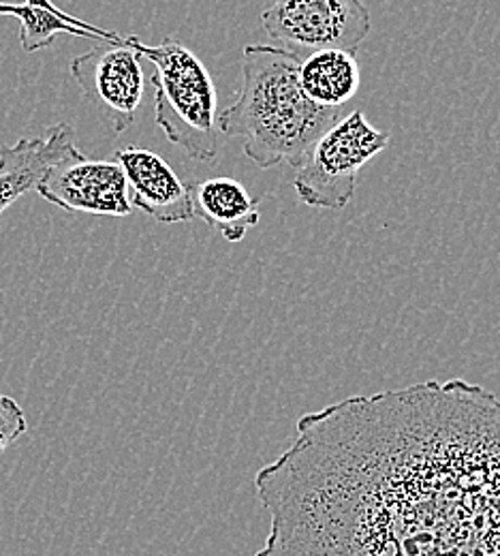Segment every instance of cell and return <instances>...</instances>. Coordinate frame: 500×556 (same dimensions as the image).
Returning a JSON list of instances; mask_svg holds the SVG:
<instances>
[{
	"mask_svg": "<svg viewBox=\"0 0 500 556\" xmlns=\"http://www.w3.org/2000/svg\"><path fill=\"white\" fill-rule=\"evenodd\" d=\"M255 556H500V401L424 381L297 419L255 478Z\"/></svg>",
	"mask_w": 500,
	"mask_h": 556,
	"instance_id": "6da1fadb",
	"label": "cell"
},
{
	"mask_svg": "<svg viewBox=\"0 0 500 556\" xmlns=\"http://www.w3.org/2000/svg\"><path fill=\"white\" fill-rule=\"evenodd\" d=\"M299 65V56L279 46H246L235 99L218 112L220 136L242 139L244 154L261 169L283 163L295 169L341 118V108L306 97Z\"/></svg>",
	"mask_w": 500,
	"mask_h": 556,
	"instance_id": "7a4b0ae2",
	"label": "cell"
},
{
	"mask_svg": "<svg viewBox=\"0 0 500 556\" xmlns=\"http://www.w3.org/2000/svg\"><path fill=\"white\" fill-rule=\"evenodd\" d=\"M125 41L154 65V114L167 139L191 159L213 163L220 150L218 94L206 65L180 41L148 46L138 37Z\"/></svg>",
	"mask_w": 500,
	"mask_h": 556,
	"instance_id": "3957f363",
	"label": "cell"
},
{
	"mask_svg": "<svg viewBox=\"0 0 500 556\" xmlns=\"http://www.w3.org/2000/svg\"><path fill=\"white\" fill-rule=\"evenodd\" d=\"M387 146L389 134L372 127L361 110L338 118L295 167L293 187L297 198L310 208L349 206L359 172Z\"/></svg>",
	"mask_w": 500,
	"mask_h": 556,
	"instance_id": "277c9868",
	"label": "cell"
},
{
	"mask_svg": "<svg viewBox=\"0 0 500 556\" xmlns=\"http://www.w3.org/2000/svg\"><path fill=\"white\" fill-rule=\"evenodd\" d=\"M268 37L304 59L312 52H358L372 22L361 0H277L261 13Z\"/></svg>",
	"mask_w": 500,
	"mask_h": 556,
	"instance_id": "5b68a950",
	"label": "cell"
},
{
	"mask_svg": "<svg viewBox=\"0 0 500 556\" xmlns=\"http://www.w3.org/2000/svg\"><path fill=\"white\" fill-rule=\"evenodd\" d=\"M35 191L67 212L97 216H129L133 212L120 163L86 159L77 146L48 167Z\"/></svg>",
	"mask_w": 500,
	"mask_h": 556,
	"instance_id": "8992f818",
	"label": "cell"
},
{
	"mask_svg": "<svg viewBox=\"0 0 500 556\" xmlns=\"http://www.w3.org/2000/svg\"><path fill=\"white\" fill-rule=\"evenodd\" d=\"M72 77L88 103L114 134H125L138 118L143 99L142 56L127 41L105 43L72 61Z\"/></svg>",
	"mask_w": 500,
	"mask_h": 556,
	"instance_id": "52a82bcc",
	"label": "cell"
},
{
	"mask_svg": "<svg viewBox=\"0 0 500 556\" xmlns=\"http://www.w3.org/2000/svg\"><path fill=\"white\" fill-rule=\"evenodd\" d=\"M114 156L127 176L133 208L165 225L193 218L191 187L161 154L140 146H125Z\"/></svg>",
	"mask_w": 500,
	"mask_h": 556,
	"instance_id": "ba28073f",
	"label": "cell"
},
{
	"mask_svg": "<svg viewBox=\"0 0 500 556\" xmlns=\"http://www.w3.org/2000/svg\"><path fill=\"white\" fill-rule=\"evenodd\" d=\"M72 125L50 127L39 138L17 139L0 148V214L35 191L43 174L75 146Z\"/></svg>",
	"mask_w": 500,
	"mask_h": 556,
	"instance_id": "9c48e42d",
	"label": "cell"
},
{
	"mask_svg": "<svg viewBox=\"0 0 500 556\" xmlns=\"http://www.w3.org/2000/svg\"><path fill=\"white\" fill-rule=\"evenodd\" d=\"M191 187L193 216L210 225L227 242H242L259 225V200L248 189L227 176L200 180Z\"/></svg>",
	"mask_w": 500,
	"mask_h": 556,
	"instance_id": "30bf717a",
	"label": "cell"
},
{
	"mask_svg": "<svg viewBox=\"0 0 500 556\" xmlns=\"http://www.w3.org/2000/svg\"><path fill=\"white\" fill-rule=\"evenodd\" d=\"M0 15L15 17L20 22V43L24 52L33 54L43 48H50L59 35L67 33L73 37L99 39L101 43H125V37L112 30H103L90 22L73 17L59 9L52 0H24V2H4L0 0Z\"/></svg>",
	"mask_w": 500,
	"mask_h": 556,
	"instance_id": "8fae6325",
	"label": "cell"
},
{
	"mask_svg": "<svg viewBox=\"0 0 500 556\" xmlns=\"http://www.w3.org/2000/svg\"><path fill=\"white\" fill-rule=\"evenodd\" d=\"M299 84L310 101L323 108H343L358 94L361 71L354 52L323 50L302 59Z\"/></svg>",
	"mask_w": 500,
	"mask_h": 556,
	"instance_id": "7c38bea8",
	"label": "cell"
},
{
	"mask_svg": "<svg viewBox=\"0 0 500 556\" xmlns=\"http://www.w3.org/2000/svg\"><path fill=\"white\" fill-rule=\"evenodd\" d=\"M28 430V419L24 416V409L20 403H15L11 396L0 394V454L13 445L24 432Z\"/></svg>",
	"mask_w": 500,
	"mask_h": 556,
	"instance_id": "4fadbf2b",
	"label": "cell"
}]
</instances>
